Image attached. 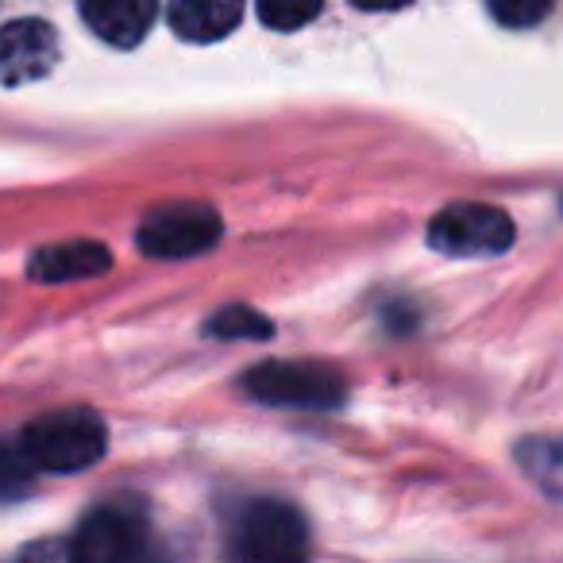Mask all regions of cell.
Returning a JSON list of instances; mask_svg holds the SVG:
<instances>
[{
	"instance_id": "6da1fadb",
	"label": "cell",
	"mask_w": 563,
	"mask_h": 563,
	"mask_svg": "<svg viewBox=\"0 0 563 563\" xmlns=\"http://www.w3.org/2000/svg\"><path fill=\"white\" fill-rule=\"evenodd\" d=\"M228 563H309V525L286 501L258 498L228 529Z\"/></svg>"
},
{
	"instance_id": "7a4b0ae2",
	"label": "cell",
	"mask_w": 563,
	"mask_h": 563,
	"mask_svg": "<svg viewBox=\"0 0 563 563\" xmlns=\"http://www.w3.org/2000/svg\"><path fill=\"white\" fill-rule=\"evenodd\" d=\"M109 448V429L89 409H55L47 417H35L20 437V452L32 467L74 475L93 467Z\"/></svg>"
},
{
	"instance_id": "3957f363",
	"label": "cell",
	"mask_w": 563,
	"mask_h": 563,
	"mask_svg": "<svg viewBox=\"0 0 563 563\" xmlns=\"http://www.w3.org/2000/svg\"><path fill=\"white\" fill-rule=\"evenodd\" d=\"M220 212L205 201H170L151 209L135 228V243L151 258H194L217 247Z\"/></svg>"
},
{
	"instance_id": "277c9868",
	"label": "cell",
	"mask_w": 563,
	"mask_h": 563,
	"mask_svg": "<svg viewBox=\"0 0 563 563\" xmlns=\"http://www.w3.org/2000/svg\"><path fill=\"white\" fill-rule=\"evenodd\" d=\"M243 390L263 406L332 409L344 401V378L324 363H263L243 375Z\"/></svg>"
},
{
	"instance_id": "5b68a950",
	"label": "cell",
	"mask_w": 563,
	"mask_h": 563,
	"mask_svg": "<svg viewBox=\"0 0 563 563\" xmlns=\"http://www.w3.org/2000/svg\"><path fill=\"white\" fill-rule=\"evenodd\" d=\"M509 243H514V220L494 205H448L429 224V247L452 258H490L509 251Z\"/></svg>"
},
{
	"instance_id": "8992f818",
	"label": "cell",
	"mask_w": 563,
	"mask_h": 563,
	"mask_svg": "<svg viewBox=\"0 0 563 563\" xmlns=\"http://www.w3.org/2000/svg\"><path fill=\"white\" fill-rule=\"evenodd\" d=\"M140 548L143 517L124 506H104L78 525L66 563H135Z\"/></svg>"
},
{
	"instance_id": "52a82bcc",
	"label": "cell",
	"mask_w": 563,
	"mask_h": 563,
	"mask_svg": "<svg viewBox=\"0 0 563 563\" xmlns=\"http://www.w3.org/2000/svg\"><path fill=\"white\" fill-rule=\"evenodd\" d=\"M58 35L43 20H12L0 27V86H27L55 70Z\"/></svg>"
},
{
	"instance_id": "ba28073f",
	"label": "cell",
	"mask_w": 563,
	"mask_h": 563,
	"mask_svg": "<svg viewBox=\"0 0 563 563\" xmlns=\"http://www.w3.org/2000/svg\"><path fill=\"white\" fill-rule=\"evenodd\" d=\"M81 16L97 40L135 47L158 16V0H81Z\"/></svg>"
},
{
	"instance_id": "9c48e42d",
	"label": "cell",
	"mask_w": 563,
	"mask_h": 563,
	"mask_svg": "<svg viewBox=\"0 0 563 563\" xmlns=\"http://www.w3.org/2000/svg\"><path fill=\"white\" fill-rule=\"evenodd\" d=\"M112 255L104 243L97 240H70V243H51L40 247L27 263V274L35 282H86L109 274Z\"/></svg>"
},
{
	"instance_id": "30bf717a",
	"label": "cell",
	"mask_w": 563,
	"mask_h": 563,
	"mask_svg": "<svg viewBox=\"0 0 563 563\" xmlns=\"http://www.w3.org/2000/svg\"><path fill=\"white\" fill-rule=\"evenodd\" d=\"M243 20V0H170V27L189 43H217Z\"/></svg>"
},
{
	"instance_id": "8fae6325",
	"label": "cell",
	"mask_w": 563,
	"mask_h": 563,
	"mask_svg": "<svg viewBox=\"0 0 563 563\" xmlns=\"http://www.w3.org/2000/svg\"><path fill=\"white\" fill-rule=\"evenodd\" d=\"M517 463L521 471L548 494L563 501V440L555 437H529L517 444Z\"/></svg>"
},
{
	"instance_id": "7c38bea8",
	"label": "cell",
	"mask_w": 563,
	"mask_h": 563,
	"mask_svg": "<svg viewBox=\"0 0 563 563\" xmlns=\"http://www.w3.org/2000/svg\"><path fill=\"white\" fill-rule=\"evenodd\" d=\"M205 336L212 340H271L274 324L251 306H224L205 321Z\"/></svg>"
},
{
	"instance_id": "4fadbf2b",
	"label": "cell",
	"mask_w": 563,
	"mask_h": 563,
	"mask_svg": "<svg viewBox=\"0 0 563 563\" xmlns=\"http://www.w3.org/2000/svg\"><path fill=\"white\" fill-rule=\"evenodd\" d=\"M324 0H258V20L274 32H298L321 12Z\"/></svg>"
},
{
	"instance_id": "5bb4252c",
	"label": "cell",
	"mask_w": 563,
	"mask_h": 563,
	"mask_svg": "<svg viewBox=\"0 0 563 563\" xmlns=\"http://www.w3.org/2000/svg\"><path fill=\"white\" fill-rule=\"evenodd\" d=\"M32 490V463L24 460L20 444H4L0 440V501H12V498H24Z\"/></svg>"
},
{
	"instance_id": "9a60e30c",
	"label": "cell",
	"mask_w": 563,
	"mask_h": 563,
	"mask_svg": "<svg viewBox=\"0 0 563 563\" xmlns=\"http://www.w3.org/2000/svg\"><path fill=\"white\" fill-rule=\"evenodd\" d=\"M490 12L506 27H532L552 12V0H490Z\"/></svg>"
},
{
	"instance_id": "2e32d148",
	"label": "cell",
	"mask_w": 563,
	"mask_h": 563,
	"mask_svg": "<svg viewBox=\"0 0 563 563\" xmlns=\"http://www.w3.org/2000/svg\"><path fill=\"white\" fill-rule=\"evenodd\" d=\"M352 4L363 12H398V9H406V4H413V0H352Z\"/></svg>"
}]
</instances>
